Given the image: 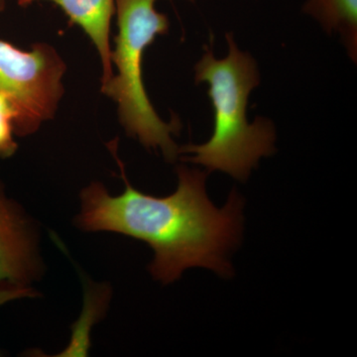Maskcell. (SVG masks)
<instances>
[{
	"instance_id": "9",
	"label": "cell",
	"mask_w": 357,
	"mask_h": 357,
	"mask_svg": "<svg viewBox=\"0 0 357 357\" xmlns=\"http://www.w3.org/2000/svg\"><path fill=\"white\" fill-rule=\"evenodd\" d=\"M38 295L29 286L15 285L10 283H0V306L15 299L35 297ZM1 356V354H0Z\"/></svg>"
},
{
	"instance_id": "4",
	"label": "cell",
	"mask_w": 357,
	"mask_h": 357,
	"mask_svg": "<svg viewBox=\"0 0 357 357\" xmlns=\"http://www.w3.org/2000/svg\"><path fill=\"white\" fill-rule=\"evenodd\" d=\"M66 70L64 60L51 45L36 43L23 51L0 40V93L9 96L17 109L16 135L34 133L53 119L64 95Z\"/></svg>"
},
{
	"instance_id": "1",
	"label": "cell",
	"mask_w": 357,
	"mask_h": 357,
	"mask_svg": "<svg viewBox=\"0 0 357 357\" xmlns=\"http://www.w3.org/2000/svg\"><path fill=\"white\" fill-rule=\"evenodd\" d=\"M114 153L126 191L112 197L100 183L89 185L82 192L77 225L86 231L117 232L149 244L155 253L150 272L164 284L177 280L191 267L231 276L227 255L243 234V201L239 194L232 191L227 204L215 208L206 195L208 173L185 166L178 168L174 194L165 198L143 194L128 182L115 150Z\"/></svg>"
},
{
	"instance_id": "5",
	"label": "cell",
	"mask_w": 357,
	"mask_h": 357,
	"mask_svg": "<svg viewBox=\"0 0 357 357\" xmlns=\"http://www.w3.org/2000/svg\"><path fill=\"white\" fill-rule=\"evenodd\" d=\"M34 229L0 182V283L28 286L41 272Z\"/></svg>"
},
{
	"instance_id": "6",
	"label": "cell",
	"mask_w": 357,
	"mask_h": 357,
	"mask_svg": "<svg viewBox=\"0 0 357 357\" xmlns=\"http://www.w3.org/2000/svg\"><path fill=\"white\" fill-rule=\"evenodd\" d=\"M50 1L60 7L70 25L84 30L100 54L102 64V84L114 76L110 48V21L115 13V0H18L20 6Z\"/></svg>"
},
{
	"instance_id": "8",
	"label": "cell",
	"mask_w": 357,
	"mask_h": 357,
	"mask_svg": "<svg viewBox=\"0 0 357 357\" xmlns=\"http://www.w3.org/2000/svg\"><path fill=\"white\" fill-rule=\"evenodd\" d=\"M18 112L15 105L6 93H0V157L13 156L17 150V143L14 140Z\"/></svg>"
},
{
	"instance_id": "3",
	"label": "cell",
	"mask_w": 357,
	"mask_h": 357,
	"mask_svg": "<svg viewBox=\"0 0 357 357\" xmlns=\"http://www.w3.org/2000/svg\"><path fill=\"white\" fill-rule=\"evenodd\" d=\"M156 1L115 0L119 33L110 59L117 74L102 84V91L117 103L119 121L129 136L148 149L161 150L166 160L173 162L180 153L172 137L182 128L180 119L173 116L171 122H165L160 119L142 79L145 50L157 36L169 31L168 17L157 11Z\"/></svg>"
},
{
	"instance_id": "10",
	"label": "cell",
	"mask_w": 357,
	"mask_h": 357,
	"mask_svg": "<svg viewBox=\"0 0 357 357\" xmlns=\"http://www.w3.org/2000/svg\"><path fill=\"white\" fill-rule=\"evenodd\" d=\"M7 0H0V11L6 8Z\"/></svg>"
},
{
	"instance_id": "2",
	"label": "cell",
	"mask_w": 357,
	"mask_h": 357,
	"mask_svg": "<svg viewBox=\"0 0 357 357\" xmlns=\"http://www.w3.org/2000/svg\"><path fill=\"white\" fill-rule=\"evenodd\" d=\"M229 55L218 60L213 48L204 45V54L195 66L197 84H208L215 109V128L208 142L178 148L180 153L194 154L185 161L199 164L208 172L222 171L236 180L246 181L262 157L275 152L276 132L273 122L257 117L249 123L246 117L248 98L260 84L255 59L239 50L234 35H225Z\"/></svg>"
},
{
	"instance_id": "7",
	"label": "cell",
	"mask_w": 357,
	"mask_h": 357,
	"mask_svg": "<svg viewBox=\"0 0 357 357\" xmlns=\"http://www.w3.org/2000/svg\"><path fill=\"white\" fill-rule=\"evenodd\" d=\"M303 11L319 21L326 32H337L349 57H357V0H307Z\"/></svg>"
}]
</instances>
